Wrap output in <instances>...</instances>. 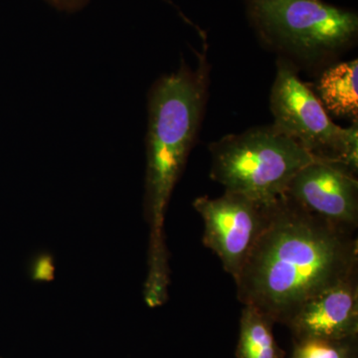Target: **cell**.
<instances>
[{"label":"cell","mask_w":358,"mask_h":358,"mask_svg":"<svg viewBox=\"0 0 358 358\" xmlns=\"http://www.w3.org/2000/svg\"><path fill=\"white\" fill-rule=\"evenodd\" d=\"M357 273L355 232L282 195L234 281L244 306L286 326L306 301Z\"/></svg>","instance_id":"6da1fadb"},{"label":"cell","mask_w":358,"mask_h":358,"mask_svg":"<svg viewBox=\"0 0 358 358\" xmlns=\"http://www.w3.org/2000/svg\"><path fill=\"white\" fill-rule=\"evenodd\" d=\"M208 87V64L200 54L196 69L183 63L157 80L148 96L145 209L152 226L150 246L164 245V214L189 155Z\"/></svg>","instance_id":"7a4b0ae2"},{"label":"cell","mask_w":358,"mask_h":358,"mask_svg":"<svg viewBox=\"0 0 358 358\" xmlns=\"http://www.w3.org/2000/svg\"><path fill=\"white\" fill-rule=\"evenodd\" d=\"M209 150L211 178L225 192L263 205L284 195L294 176L317 159L274 124L224 136Z\"/></svg>","instance_id":"3957f363"},{"label":"cell","mask_w":358,"mask_h":358,"mask_svg":"<svg viewBox=\"0 0 358 358\" xmlns=\"http://www.w3.org/2000/svg\"><path fill=\"white\" fill-rule=\"evenodd\" d=\"M245 6L261 38L303 58L338 53L357 38V14L322 0H245Z\"/></svg>","instance_id":"277c9868"},{"label":"cell","mask_w":358,"mask_h":358,"mask_svg":"<svg viewBox=\"0 0 358 358\" xmlns=\"http://www.w3.org/2000/svg\"><path fill=\"white\" fill-rule=\"evenodd\" d=\"M271 110L275 128L313 157L336 162L357 174V121L348 129L334 124L320 99L285 61L278 64Z\"/></svg>","instance_id":"5b68a950"},{"label":"cell","mask_w":358,"mask_h":358,"mask_svg":"<svg viewBox=\"0 0 358 358\" xmlns=\"http://www.w3.org/2000/svg\"><path fill=\"white\" fill-rule=\"evenodd\" d=\"M268 205L227 192L216 199L201 196L193 202L204 223L202 242L233 279L267 223Z\"/></svg>","instance_id":"8992f818"},{"label":"cell","mask_w":358,"mask_h":358,"mask_svg":"<svg viewBox=\"0 0 358 358\" xmlns=\"http://www.w3.org/2000/svg\"><path fill=\"white\" fill-rule=\"evenodd\" d=\"M284 195L327 222L357 229V174L341 164L315 159L294 176Z\"/></svg>","instance_id":"52a82bcc"},{"label":"cell","mask_w":358,"mask_h":358,"mask_svg":"<svg viewBox=\"0 0 358 358\" xmlns=\"http://www.w3.org/2000/svg\"><path fill=\"white\" fill-rule=\"evenodd\" d=\"M286 327L293 341L358 338V273L306 301Z\"/></svg>","instance_id":"ba28073f"},{"label":"cell","mask_w":358,"mask_h":358,"mask_svg":"<svg viewBox=\"0 0 358 358\" xmlns=\"http://www.w3.org/2000/svg\"><path fill=\"white\" fill-rule=\"evenodd\" d=\"M358 61H348L329 68L320 77L317 91L327 112L357 121Z\"/></svg>","instance_id":"9c48e42d"},{"label":"cell","mask_w":358,"mask_h":358,"mask_svg":"<svg viewBox=\"0 0 358 358\" xmlns=\"http://www.w3.org/2000/svg\"><path fill=\"white\" fill-rule=\"evenodd\" d=\"M274 322L251 306H244L240 317L236 358H282L275 341Z\"/></svg>","instance_id":"30bf717a"},{"label":"cell","mask_w":358,"mask_h":358,"mask_svg":"<svg viewBox=\"0 0 358 358\" xmlns=\"http://www.w3.org/2000/svg\"><path fill=\"white\" fill-rule=\"evenodd\" d=\"M289 358H358V338L346 341H293Z\"/></svg>","instance_id":"8fae6325"},{"label":"cell","mask_w":358,"mask_h":358,"mask_svg":"<svg viewBox=\"0 0 358 358\" xmlns=\"http://www.w3.org/2000/svg\"><path fill=\"white\" fill-rule=\"evenodd\" d=\"M45 1L57 10L73 13L83 9L89 3L90 0H45Z\"/></svg>","instance_id":"7c38bea8"}]
</instances>
